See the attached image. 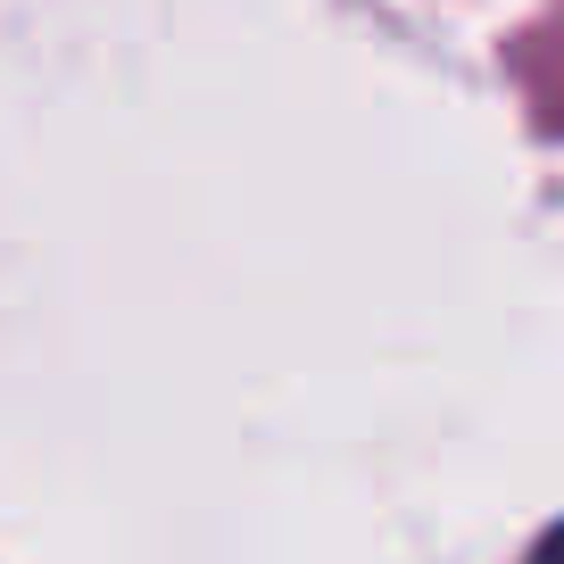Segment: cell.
I'll return each mask as SVG.
<instances>
[{"mask_svg":"<svg viewBox=\"0 0 564 564\" xmlns=\"http://www.w3.org/2000/svg\"><path fill=\"white\" fill-rule=\"evenodd\" d=\"M531 564H564V523H556V531H547V540H540V547H531Z\"/></svg>","mask_w":564,"mask_h":564,"instance_id":"6da1fadb","label":"cell"}]
</instances>
